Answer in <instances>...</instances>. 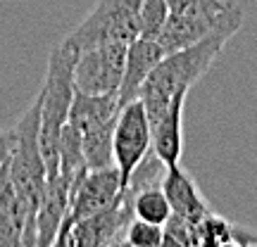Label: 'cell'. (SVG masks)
Here are the masks:
<instances>
[{
  "label": "cell",
  "mask_w": 257,
  "mask_h": 247,
  "mask_svg": "<svg viewBox=\"0 0 257 247\" xmlns=\"http://www.w3.org/2000/svg\"><path fill=\"white\" fill-rule=\"evenodd\" d=\"M224 15V12H221ZM221 15L210 17V15H184V12H169L165 27L160 31V46L165 50V55L176 53L181 48H188L193 43H198L200 38H205L212 29L217 27V22Z\"/></svg>",
  "instance_id": "4fadbf2b"
},
{
  "label": "cell",
  "mask_w": 257,
  "mask_h": 247,
  "mask_svg": "<svg viewBox=\"0 0 257 247\" xmlns=\"http://www.w3.org/2000/svg\"><path fill=\"white\" fill-rule=\"evenodd\" d=\"M195 240L200 247H226L233 245V223L224 216L207 211L195 223Z\"/></svg>",
  "instance_id": "2e32d148"
},
{
  "label": "cell",
  "mask_w": 257,
  "mask_h": 247,
  "mask_svg": "<svg viewBox=\"0 0 257 247\" xmlns=\"http://www.w3.org/2000/svg\"><path fill=\"white\" fill-rule=\"evenodd\" d=\"M143 0H100L79 27L67 36L76 50L102 41H134Z\"/></svg>",
  "instance_id": "277c9868"
},
{
  "label": "cell",
  "mask_w": 257,
  "mask_h": 247,
  "mask_svg": "<svg viewBox=\"0 0 257 247\" xmlns=\"http://www.w3.org/2000/svg\"><path fill=\"white\" fill-rule=\"evenodd\" d=\"M188 93H176L167 110L157 117L153 128V152L165 166L179 164L184 152V105Z\"/></svg>",
  "instance_id": "30bf717a"
},
{
  "label": "cell",
  "mask_w": 257,
  "mask_h": 247,
  "mask_svg": "<svg viewBox=\"0 0 257 247\" xmlns=\"http://www.w3.org/2000/svg\"><path fill=\"white\" fill-rule=\"evenodd\" d=\"M79 50L64 38L50 50L46 81L38 91L41 98V155L46 162L48 176L60 174V136L69 119V107L74 100V62Z\"/></svg>",
  "instance_id": "7a4b0ae2"
},
{
  "label": "cell",
  "mask_w": 257,
  "mask_h": 247,
  "mask_svg": "<svg viewBox=\"0 0 257 247\" xmlns=\"http://www.w3.org/2000/svg\"><path fill=\"white\" fill-rule=\"evenodd\" d=\"M233 245L238 247L257 245V233H252L250 228H243V226H233Z\"/></svg>",
  "instance_id": "ffe728a7"
},
{
  "label": "cell",
  "mask_w": 257,
  "mask_h": 247,
  "mask_svg": "<svg viewBox=\"0 0 257 247\" xmlns=\"http://www.w3.org/2000/svg\"><path fill=\"white\" fill-rule=\"evenodd\" d=\"M131 41H102L79 50L74 62V91L88 95L119 93Z\"/></svg>",
  "instance_id": "5b68a950"
},
{
  "label": "cell",
  "mask_w": 257,
  "mask_h": 247,
  "mask_svg": "<svg viewBox=\"0 0 257 247\" xmlns=\"http://www.w3.org/2000/svg\"><path fill=\"white\" fill-rule=\"evenodd\" d=\"M36 221L31 219L24 200L8 178L5 162L0 164V247H36Z\"/></svg>",
  "instance_id": "ba28073f"
},
{
  "label": "cell",
  "mask_w": 257,
  "mask_h": 247,
  "mask_svg": "<svg viewBox=\"0 0 257 247\" xmlns=\"http://www.w3.org/2000/svg\"><path fill=\"white\" fill-rule=\"evenodd\" d=\"M124 245H128V247H162L165 245V226L150 223V221H143V219H136V216H134L126 226Z\"/></svg>",
  "instance_id": "e0dca14e"
},
{
  "label": "cell",
  "mask_w": 257,
  "mask_h": 247,
  "mask_svg": "<svg viewBox=\"0 0 257 247\" xmlns=\"http://www.w3.org/2000/svg\"><path fill=\"white\" fill-rule=\"evenodd\" d=\"M112 147H114V166L119 171L124 190L136 169L143 164V159L153 152V128L141 100L128 102L119 110L114 121Z\"/></svg>",
  "instance_id": "8992f818"
},
{
  "label": "cell",
  "mask_w": 257,
  "mask_h": 247,
  "mask_svg": "<svg viewBox=\"0 0 257 247\" xmlns=\"http://www.w3.org/2000/svg\"><path fill=\"white\" fill-rule=\"evenodd\" d=\"M38 133H41V98L36 95L31 107L22 114V119L12 128V150L5 159L8 178L12 181L17 195L24 200L34 221H36L38 202H41L43 185L48 178Z\"/></svg>",
  "instance_id": "3957f363"
},
{
  "label": "cell",
  "mask_w": 257,
  "mask_h": 247,
  "mask_svg": "<svg viewBox=\"0 0 257 247\" xmlns=\"http://www.w3.org/2000/svg\"><path fill=\"white\" fill-rule=\"evenodd\" d=\"M114 121H107V124H102V126L93 128V131H88V133H83L81 136L86 169H91L93 171V169H107V166H114V147H112Z\"/></svg>",
  "instance_id": "9a60e30c"
},
{
  "label": "cell",
  "mask_w": 257,
  "mask_h": 247,
  "mask_svg": "<svg viewBox=\"0 0 257 247\" xmlns=\"http://www.w3.org/2000/svg\"><path fill=\"white\" fill-rule=\"evenodd\" d=\"M119 114V98L117 93L105 95H88V93L74 91V100L69 107V124L79 133H88L93 128L102 126L107 121H114Z\"/></svg>",
  "instance_id": "5bb4252c"
},
{
  "label": "cell",
  "mask_w": 257,
  "mask_h": 247,
  "mask_svg": "<svg viewBox=\"0 0 257 247\" xmlns=\"http://www.w3.org/2000/svg\"><path fill=\"white\" fill-rule=\"evenodd\" d=\"M165 57V50L160 46L157 38H143L136 36L128 43L126 50V64H124V76H121L119 86V110L128 102L138 100V93L143 88L146 79L150 76V72L155 69L160 60Z\"/></svg>",
  "instance_id": "9c48e42d"
},
{
  "label": "cell",
  "mask_w": 257,
  "mask_h": 247,
  "mask_svg": "<svg viewBox=\"0 0 257 247\" xmlns=\"http://www.w3.org/2000/svg\"><path fill=\"white\" fill-rule=\"evenodd\" d=\"M134 219L131 195L121 190V197L112 207L95 211L86 219H79L72 226L67 247H110L124 245L128 221Z\"/></svg>",
  "instance_id": "52a82bcc"
},
{
  "label": "cell",
  "mask_w": 257,
  "mask_h": 247,
  "mask_svg": "<svg viewBox=\"0 0 257 247\" xmlns=\"http://www.w3.org/2000/svg\"><path fill=\"white\" fill-rule=\"evenodd\" d=\"M243 19H245L243 8L229 0L221 19L207 36L160 60V64L150 72V76L146 79L143 88L138 93V100L143 102L150 124L167 110V105L172 102L176 93H188L193 88V83H198L210 72V67L219 57L224 46L243 27Z\"/></svg>",
  "instance_id": "6da1fadb"
},
{
  "label": "cell",
  "mask_w": 257,
  "mask_h": 247,
  "mask_svg": "<svg viewBox=\"0 0 257 247\" xmlns=\"http://www.w3.org/2000/svg\"><path fill=\"white\" fill-rule=\"evenodd\" d=\"M162 190H165L167 200L172 204V214H176V216H184V219L198 223L210 211V204L200 192L195 178L181 164H172L165 169Z\"/></svg>",
  "instance_id": "7c38bea8"
},
{
  "label": "cell",
  "mask_w": 257,
  "mask_h": 247,
  "mask_svg": "<svg viewBox=\"0 0 257 247\" xmlns=\"http://www.w3.org/2000/svg\"><path fill=\"white\" fill-rule=\"evenodd\" d=\"M12 150V131H0V164L10 157Z\"/></svg>",
  "instance_id": "44dd1931"
},
{
  "label": "cell",
  "mask_w": 257,
  "mask_h": 247,
  "mask_svg": "<svg viewBox=\"0 0 257 247\" xmlns=\"http://www.w3.org/2000/svg\"><path fill=\"white\" fill-rule=\"evenodd\" d=\"M69 181L62 174L48 176L36 214V247H50L69 211Z\"/></svg>",
  "instance_id": "8fae6325"
},
{
  "label": "cell",
  "mask_w": 257,
  "mask_h": 247,
  "mask_svg": "<svg viewBox=\"0 0 257 247\" xmlns=\"http://www.w3.org/2000/svg\"><path fill=\"white\" fill-rule=\"evenodd\" d=\"M165 245H179V247H193L198 245L195 240V223L184 216L172 214L165 223Z\"/></svg>",
  "instance_id": "ac0fdd59"
},
{
  "label": "cell",
  "mask_w": 257,
  "mask_h": 247,
  "mask_svg": "<svg viewBox=\"0 0 257 247\" xmlns=\"http://www.w3.org/2000/svg\"><path fill=\"white\" fill-rule=\"evenodd\" d=\"M169 12H184V15H221L229 0H167Z\"/></svg>",
  "instance_id": "d6986e66"
}]
</instances>
